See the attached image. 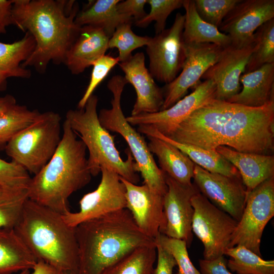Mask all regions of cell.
<instances>
[{
    "mask_svg": "<svg viewBox=\"0 0 274 274\" xmlns=\"http://www.w3.org/2000/svg\"><path fill=\"white\" fill-rule=\"evenodd\" d=\"M209 150L273 155L274 100L251 107L213 99L193 112L168 136Z\"/></svg>",
    "mask_w": 274,
    "mask_h": 274,
    "instance_id": "cell-1",
    "label": "cell"
},
{
    "mask_svg": "<svg viewBox=\"0 0 274 274\" xmlns=\"http://www.w3.org/2000/svg\"><path fill=\"white\" fill-rule=\"evenodd\" d=\"M79 11L75 1L13 0V25L29 32L35 49L22 66L44 74L49 64H64L67 52L80 27L75 21Z\"/></svg>",
    "mask_w": 274,
    "mask_h": 274,
    "instance_id": "cell-2",
    "label": "cell"
},
{
    "mask_svg": "<svg viewBox=\"0 0 274 274\" xmlns=\"http://www.w3.org/2000/svg\"><path fill=\"white\" fill-rule=\"evenodd\" d=\"M79 248L77 274H101L109 266L135 249L155 245L124 209L79 224L75 227Z\"/></svg>",
    "mask_w": 274,
    "mask_h": 274,
    "instance_id": "cell-3",
    "label": "cell"
},
{
    "mask_svg": "<svg viewBox=\"0 0 274 274\" xmlns=\"http://www.w3.org/2000/svg\"><path fill=\"white\" fill-rule=\"evenodd\" d=\"M61 142L47 164L31 178L28 198L61 215L70 212L68 198L90 182L86 147L65 119Z\"/></svg>",
    "mask_w": 274,
    "mask_h": 274,
    "instance_id": "cell-4",
    "label": "cell"
},
{
    "mask_svg": "<svg viewBox=\"0 0 274 274\" xmlns=\"http://www.w3.org/2000/svg\"><path fill=\"white\" fill-rule=\"evenodd\" d=\"M14 229L38 261L77 273L75 228L68 226L61 214L27 198Z\"/></svg>",
    "mask_w": 274,
    "mask_h": 274,
    "instance_id": "cell-5",
    "label": "cell"
},
{
    "mask_svg": "<svg viewBox=\"0 0 274 274\" xmlns=\"http://www.w3.org/2000/svg\"><path fill=\"white\" fill-rule=\"evenodd\" d=\"M98 101L97 96L93 94L83 108L68 110L65 119L88 151V166L92 176H97L101 168L105 167L136 184L140 177L135 170L134 158L127 149V159H122L115 146L114 136L99 122L97 112Z\"/></svg>",
    "mask_w": 274,
    "mask_h": 274,
    "instance_id": "cell-6",
    "label": "cell"
},
{
    "mask_svg": "<svg viewBox=\"0 0 274 274\" xmlns=\"http://www.w3.org/2000/svg\"><path fill=\"white\" fill-rule=\"evenodd\" d=\"M127 83L124 77L119 75L109 80L107 87L113 95L111 108L100 110L98 119L103 127L119 133L127 142L134 158L135 170L141 174L144 184L164 196L167 189L164 173L157 166L145 138L128 123L121 108V96Z\"/></svg>",
    "mask_w": 274,
    "mask_h": 274,
    "instance_id": "cell-7",
    "label": "cell"
},
{
    "mask_svg": "<svg viewBox=\"0 0 274 274\" xmlns=\"http://www.w3.org/2000/svg\"><path fill=\"white\" fill-rule=\"evenodd\" d=\"M59 114L47 111L31 124L13 136L5 146L12 161L36 175L50 161L61 142Z\"/></svg>",
    "mask_w": 274,
    "mask_h": 274,
    "instance_id": "cell-8",
    "label": "cell"
},
{
    "mask_svg": "<svg viewBox=\"0 0 274 274\" xmlns=\"http://www.w3.org/2000/svg\"><path fill=\"white\" fill-rule=\"evenodd\" d=\"M191 203L194 209L192 230L203 245V259L212 260L223 256L237 221L199 192L192 196Z\"/></svg>",
    "mask_w": 274,
    "mask_h": 274,
    "instance_id": "cell-9",
    "label": "cell"
},
{
    "mask_svg": "<svg viewBox=\"0 0 274 274\" xmlns=\"http://www.w3.org/2000/svg\"><path fill=\"white\" fill-rule=\"evenodd\" d=\"M274 216V176L247 194L245 207L228 248L243 246L260 257L265 227Z\"/></svg>",
    "mask_w": 274,
    "mask_h": 274,
    "instance_id": "cell-10",
    "label": "cell"
},
{
    "mask_svg": "<svg viewBox=\"0 0 274 274\" xmlns=\"http://www.w3.org/2000/svg\"><path fill=\"white\" fill-rule=\"evenodd\" d=\"M184 20V15L177 13L172 26L151 37L146 46L149 72L154 79L165 84L178 76L185 60Z\"/></svg>",
    "mask_w": 274,
    "mask_h": 274,
    "instance_id": "cell-11",
    "label": "cell"
},
{
    "mask_svg": "<svg viewBox=\"0 0 274 274\" xmlns=\"http://www.w3.org/2000/svg\"><path fill=\"white\" fill-rule=\"evenodd\" d=\"M100 172V183L95 190L82 197L79 211L62 215L70 227L75 228L84 222L126 209V188L119 175L105 167Z\"/></svg>",
    "mask_w": 274,
    "mask_h": 274,
    "instance_id": "cell-12",
    "label": "cell"
},
{
    "mask_svg": "<svg viewBox=\"0 0 274 274\" xmlns=\"http://www.w3.org/2000/svg\"><path fill=\"white\" fill-rule=\"evenodd\" d=\"M186 58L180 74L162 88L164 102L160 111L181 99L188 90L198 85L205 72L221 56L224 47L212 43L185 44Z\"/></svg>",
    "mask_w": 274,
    "mask_h": 274,
    "instance_id": "cell-13",
    "label": "cell"
},
{
    "mask_svg": "<svg viewBox=\"0 0 274 274\" xmlns=\"http://www.w3.org/2000/svg\"><path fill=\"white\" fill-rule=\"evenodd\" d=\"M216 87L212 80H205L194 91L170 108L154 113L142 114L126 117L132 126L149 125L168 136L177 127L193 112L215 98Z\"/></svg>",
    "mask_w": 274,
    "mask_h": 274,
    "instance_id": "cell-14",
    "label": "cell"
},
{
    "mask_svg": "<svg viewBox=\"0 0 274 274\" xmlns=\"http://www.w3.org/2000/svg\"><path fill=\"white\" fill-rule=\"evenodd\" d=\"M194 184L211 203L237 222L243 214L246 189L241 177H229L209 172L195 165Z\"/></svg>",
    "mask_w": 274,
    "mask_h": 274,
    "instance_id": "cell-15",
    "label": "cell"
},
{
    "mask_svg": "<svg viewBox=\"0 0 274 274\" xmlns=\"http://www.w3.org/2000/svg\"><path fill=\"white\" fill-rule=\"evenodd\" d=\"M163 173L167 189L163 196L165 226L161 233L184 240L189 247L193 239L191 198L199 191L194 183L183 185Z\"/></svg>",
    "mask_w": 274,
    "mask_h": 274,
    "instance_id": "cell-16",
    "label": "cell"
},
{
    "mask_svg": "<svg viewBox=\"0 0 274 274\" xmlns=\"http://www.w3.org/2000/svg\"><path fill=\"white\" fill-rule=\"evenodd\" d=\"M274 18V0H241L219 27L230 38L231 45L241 47L254 41L256 30Z\"/></svg>",
    "mask_w": 274,
    "mask_h": 274,
    "instance_id": "cell-17",
    "label": "cell"
},
{
    "mask_svg": "<svg viewBox=\"0 0 274 274\" xmlns=\"http://www.w3.org/2000/svg\"><path fill=\"white\" fill-rule=\"evenodd\" d=\"M254 41L241 47L230 45L224 48L218 61L203 75L201 78L212 80L216 85L215 98L228 101L241 90L239 81L249 60Z\"/></svg>",
    "mask_w": 274,
    "mask_h": 274,
    "instance_id": "cell-18",
    "label": "cell"
},
{
    "mask_svg": "<svg viewBox=\"0 0 274 274\" xmlns=\"http://www.w3.org/2000/svg\"><path fill=\"white\" fill-rule=\"evenodd\" d=\"M120 179L126 188V209L141 231L154 239L165 226L163 196L145 184L139 186L121 177Z\"/></svg>",
    "mask_w": 274,
    "mask_h": 274,
    "instance_id": "cell-19",
    "label": "cell"
},
{
    "mask_svg": "<svg viewBox=\"0 0 274 274\" xmlns=\"http://www.w3.org/2000/svg\"><path fill=\"white\" fill-rule=\"evenodd\" d=\"M118 64L128 83L135 90L136 98L131 115L160 111L164 102L162 90L156 84L146 67L144 53H136Z\"/></svg>",
    "mask_w": 274,
    "mask_h": 274,
    "instance_id": "cell-20",
    "label": "cell"
},
{
    "mask_svg": "<svg viewBox=\"0 0 274 274\" xmlns=\"http://www.w3.org/2000/svg\"><path fill=\"white\" fill-rule=\"evenodd\" d=\"M110 38L104 30L92 25L81 26L66 53L64 64L73 75H79L105 55Z\"/></svg>",
    "mask_w": 274,
    "mask_h": 274,
    "instance_id": "cell-21",
    "label": "cell"
},
{
    "mask_svg": "<svg viewBox=\"0 0 274 274\" xmlns=\"http://www.w3.org/2000/svg\"><path fill=\"white\" fill-rule=\"evenodd\" d=\"M216 151L239 172L247 194L274 176L273 155L241 152L226 146H219Z\"/></svg>",
    "mask_w": 274,
    "mask_h": 274,
    "instance_id": "cell-22",
    "label": "cell"
},
{
    "mask_svg": "<svg viewBox=\"0 0 274 274\" xmlns=\"http://www.w3.org/2000/svg\"><path fill=\"white\" fill-rule=\"evenodd\" d=\"M242 90L228 102L251 107H259L274 100V63L242 74Z\"/></svg>",
    "mask_w": 274,
    "mask_h": 274,
    "instance_id": "cell-23",
    "label": "cell"
},
{
    "mask_svg": "<svg viewBox=\"0 0 274 274\" xmlns=\"http://www.w3.org/2000/svg\"><path fill=\"white\" fill-rule=\"evenodd\" d=\"M19 40L12 43L0 42V92L7 88L9 78L29 79L31 71L22 66L33 52L35 41L28 32Z\"/></svg>",
    "mask_w": 274,
    "mask_h": 274,
    "instance_id": "cell-24",
    "label": "cell"
},
{
    "mask_svg": "<svg viewBox=\"0 0 274 274\" xmlns=\"http://www.w3.org/2000/svg\"><path fill=\"white\" fill-rule=\"evenodd\" d=\"M137 131L147 136L158 138L176 147L196 164L212 173L229 177H241L239 172L216 150L176 142L163 135L149 125L139 126Z\"/></svg>",
    "mask_w": 274,
    "mask_h": 274,
    "instance_id": "cell-25",
    "label": "cell"
},
{
    "mask_svg": "<svg viewBox=\"0 0 274 274\" xmlns=\"http://www.w3.org/2000/svg\"><path fill=\"white\" fill-rule=\"evenodd\" d=\"M147 137L148 148L157 156L160 169L178 183L191 185L195 164L175 146L157 138Z\"/></svg>",
    "mask_w": 274,
    "mask_h": 274,
    "instance_id": "cell-26",
    "label": "cell"
},
{
    "mask_svg": "<svg viewBox=\"0 0 274 274\" xmlns=\"http://www.w3.org/2000/svg\"><path fill=\"white\" fill-rule=\"evenodd\" d=\"M120 0L91 1L78 12L75 21L80 27L92 25L102 28L110 38L117 27L133 19L120 14L117 9Z\"/></svg>",
    "mask_w": 274,
    "mask_h": 274,
    "instance_id": "cell-27",
    "label": "cell"
},
{
    "mask_svg": "<svg viewBox=\"0 0 274 274\" xmlns=\"http://www.w3.org/2000/svg\"><path fill=\"white\" fill-rule=\"evenodd\" d=\"M37 261L14 229L0 230V274L31 270Z\"/></svg>",
    "mask_w": 274,
    "mask_h": 274,
    "instance_id": "cell-28",
    "label": "cell"
},
{
    "mask_svg": "<svg viewBox=\"0 0 274 274\" xmlns=\"http://www.w3.org/2000/svg\"><path fill=\"white\" fill-rule=\"evenodd\" d=\"M185 11L183 38L186 44L212 43L225 48L231 45L230 37L198 15L194 0H183Z\"/></svg>",
    "mask_w": 274,
    "mask_h": 274,
    "instance_id": "cell-29",
    "label": "cell"
},
{
    "mask_svg": "<svg viewBox=\"0 0 274 274\" xmlns=\"http://www.w3.org/2000/svg\"><path fill=\"white\" fill-rule=\"evenodd\" d=\"M156 245L139 247L105 268L101 274H152Z\"/></svg>",
    "mask_w": 274,
    "mask_h": 274,
    "instance_id": "cell-30",
    "label": "cell"
},
{
    "mask_svg": "<svg viewBox=\"0 0 274 274\" xmlns=\"http://www.w3.org/2000/svg\"><path fill=\"white\" fill-rule=\"evenodd\" d=\"M224 255L230 258L226 266L236 274H274L273 260H264L243 246L227 248Z\"/></svg>",
    "mask_w": 274,
    "mask_h": 274,
    "instance_id": "cell-31",
    "label": "cell"
},
{
    "mask_svg": "<svg viewBox=\"0 0 274 274\" xmlns=\"http://www.w3.org/2000/svg\"><path fill=\"white\" fill-rule=\"evenodd\" d=\"M254 39L253 50L245 73L254 71L267 63H274V18L256 30Z\"/></svg>",
    "mask_w": 274,
    "mask_h": 274,
    "instance_id": "cell-32",
    "label": "cell"
},
{
    "mask_svg": "<svg viewBox=\"0 0 274 274\" xmlns=\"http://www.w3.org/2000/svg\"><path fill=\"white\" fill-rule=\"evenodd\" d=\"M41 113L16 104L0 114V146L5 145L18 132L31 124Z\"/></svg>",
    "mask_w": 274,
    "mask_h": 274,
    "instance_id": "cell-33",
    "label": "cell"
},
{
    "mask_svg": "<svg viewBox=\"0 0 274 274\" xmlns=\"http://www.w3.org/2000/svg\"><path fill=\"white\" fill-rule=\"evenodd\" d=\"M31 179L23 167L0 158V186L7 192L17 197H28Z\"/></svg>",
    "mask_w": 274,
    "mask_h": 274,
    "instance_id": "cell-34",
    "label": "cell"
},
{
    "mask_svg": "<svg viewBox=\"0 0 274 274\" xmlns=\"http://www.w3.org/2000/svg\"><path fill=\"white\" fill-rule=\"evenodd\" d=\"M131 24L132 23L128 22L118 25L109 40V48L118 49L120 62L129 59L133 50L147 46L151 40V37L134 33L131 29Z\"/></svg>",
    "mask_w": 274,
    "mask_h": 274,
    "instance_id": "cell-35",
    "label": "cell"
},
{
    "mask_svg": "<svg viewBox=\"0 0 274 274\" xmlns=\"http://www.w3.org/2000/svg\"><path fill=\"white\" fill-rule=\"evenodd\" d=\"M183 0H147L151 7L149 13L142 19L134 22L137 27L145 28L152 21H155V33L158 34L165 28L168 16L174 10L183 6Z\"/></svg>",
    "mask_w": 274,
    "mask_h": 274,
    "instance_id": "cell-36",
    "label": "cell"
},
{
    "mask_svg": "<svg viewBox=\"0 0 274 274\" xmlns=\"http://www.w3.org/2000/svg\"><path fill=\"white\" fill-rule=\"evenodd\" d=\"M154 241L173 257L178 266V274H201L190 259L185 241L170 237L161 233Z\"/></svg>",
    "mask_w": 274,
    "mask_h": 274,
    "instance_id": "cell-37",
    "label": "cell"
},
{
    "mask_svg": "<svg viewBox=\"0 0 274 274\" xmlns=\"http://www.w3.org/2000/svg\"><path fill=\"white\" fill-rule=\"evenodd\" d=\"M240 1L194 0V2L200 17L219 28L225 17Z\"/></svg>",
    "mask_w": 274,
    "mask_h": 274,
    "instance_id": "cell-38",
    "label": "cell"
},
{
    "mask_svg": "<svg viewBox=\"0 0 274 274\" xmlns=\"http://www.w3.org/2000/svg\"><path fill=\"white\" fill-rule=\"evenodd\" d=\"M120 61L118 57L104 55L96 60L93 66L89 84L82 97L78 104L77 109L84 107L87 100L99 84L107 77L109 73Z\"/></svg>",
    "mask_w": 274,
    "mask_h": 274,
    "instance_id": "cell-39",
    "label": "cell"
},
{
    "mask_svg": "<svg viewBox=\"0 0 274 274\" xmlns=\"http://www.w3.org/2000/svg\"><path fill=\"white\" fill-rule=\"evenodd\" d=\"M27 198L0 202V230L14 228L20 217L24 202Z\"/></svg>",
    "mask_w": 274,
    "mask_h": 274,
    "instance_id": "cell-40",
    "label": "cell"
},
{
    "mask_svg": "<svg viewBox=\"0 0 274 274\" xmlns=\"http://www.w3.org/2000/svg\"><path fill=\"white\" fill-rule=\"evenodd\" d=\"M146 4L147 0L120 1L117 4V9L119 13L131 17L135 22L147 14L144 10Z\"/></svg>",
    "mask_w": 274,
    "mask_h": 274,
    "instance_id": "cell-41",
    "label": "cell"
},
{
    "mask_svg": "<svg viewBox=\"0 0 274 274\" xmlns=\"http://www.w3.org/2000/svg\"><path fill=\"white\" fill-rule=\"evenodd\" d=\"M155 245L157 253V263L152 274H173V269L177 265L175 259L159 244L155 243Z\"/></svg>",
    "mask_w": 274,
    "mask_h": 274,
    "instance_id": "cell-42",
    "label": "cell"
},
{
    "mask_svg": "<svg viewBox=\"0 0 274 274\" xmlns=\"http://www.w3.org/2000/svg\"><path fill=\"white\" fill-rule=\"evenodd\" d=\"M199 264L201 274H232L227 268L223 256L212 260L200 259Z\"/></svg>",
    "mask_w": 274,
    "mask_h": 274,
    "instance_id": "cell-43",
    "label": "cell"
},
{
    "mask_svg": "<svg viewBox=\"0 0 274 274\" xmlns=\"http://www.w3.org/2000/svg\"><path fill=\"white\" fill-rule=\"evenodd\" d=\"M13 0H0V34L6 33L7 27L13 24Z\"/></svg>",
    "mask_w": 274,
    "mask_h": 274,
    "instance_id": "cell-44",
    "label": "cell"
},
{
    "mask_svg": "<svg viewBox=\"0 0 274 274\" xmlns=\"http://www.w3.org/2000/svg\"><path fill=\"white\" fill-rule=\"evenodd\" d=\"M29 274H63V272L53 266L38 260Z\"/></svg>",
    "mask_w": 274,
    "mask_h": 274,
    "instance_id": "cell-45",
    "label": "cell"
},
{
    "mask_svg": "<svg viewBox=\"0 0 274 274\" xmlns=\"http://www.w3.org/2000/svg\"><path fill=\"white\" fill-rule=\"evenodd\" d=\"M17 104L15 97L11 94H6L0 97V114L7 111Z\"/></svg>",
    "mask_w": 274,
    "mask_h": 274,
    "instance_id": "cell-46",
    "label": "cell"
},
{
    "mask_svg": "<svg viewBox=\"0 0 274 274\" xmlns=\"http://www.w3.org/2000/svg\"><path fill=\"white\" fill-rule=\"evenodd\" d=\"M23 197H17L7 192L0 186V202L12 200Z\"/></svg>",
    "mask_w": 274,
    "mask_h": 274,
    "instance_id": "cell-47",
    "label": "cell"
},
{
    "mask_svg": "<svg viewBox=\"0 0 274 274\" xmlns=\"http://www.w3.org/2000/svg\"><path fill=\"white\" fill-rule=\"evenodd\" d=\"M30 272V270H25L18 272V274H29Z\"/></svg>",
    "mask_w": 274,
    "mask_h": 274,
    "instance_id": "cell-48",
    "label": "cell"
},
{
    "mask_svg": "<svg viewBox=\"0 0 274 274\" xmlns=\"http://www.w3.org/2000/svg\"><path fill=\"white\" fill-rule=\"evenodd\" d=\"M63 274H77V273L74 272L66 271V272H63Z\"/></svg>",
    "mask_w": 274,
    "mask_h": 274,
    "instance_id": "cell-49",
    "label": "cell"
}]
</instances>
